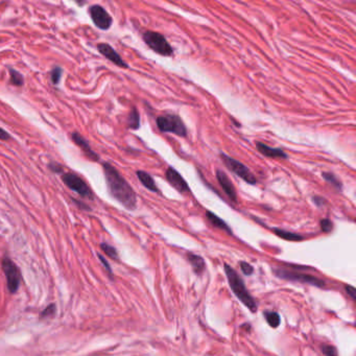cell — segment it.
Returning a JSON list of instances; mask_svg holds the SVG:
<instances>
[{"label": "cell", "instance_id": "cell-1", "mask_svg": "<svg viewBox=\"0 0 356 356\" xmlns=\"http://www.w3.org/2000/svg\"><path fill=\"white\" fill-rule=\"evenodd\" d=\"M105 179L110 195L127 210L137 208V194L119 170L109 162L103 163Z\"/></svg>", "mask_w": 356, "mask_h": 356}, {"label": "cell", "instance_id": "cell-2", "mask_svg": "<svg viewBox=\"0 0 356 356\" xmlns=\"http://www.w3.org/2000/svg\"><path fill=\"white\" fill-rule=\"evenodd\" d=\"M225 272H226V276L228 279V282H229V286L231 288V291L233 292V294L236 296V298L238 300L243 303L251 312L256 313L258 310V306L256 301L254 300V298L252 297V295L249 293V291L246 288V284L241 278L236 270L230 266L229 264H225Z\"/></svg>", "mask_w": 356, "mask_h": 356}, {"label": "cell", "instance_id": "cell-3", "mask_svg": "<svg viewBox=\"0 0 356 356\" xmlns=\"http://www.w3.org/2000/svg\"><path fill=\"white\" fill-rule=\"evenodd\" d=\"M157 126L162 133H172L179 137L187 136V127L176 114H164L157 118Z\"/></svg>", "mask_w": 356, "mask_h": 356}, {"label": "cell", "instance_id": "cell-4", "mask_svg": "<svg viewBox=\"0 0 356 356\" xmlns=\"http://www.w3.org/2000/svg\"><path fill=\"white\" fill-rule=\"evenodd\" d=\"M142 38H144L146 44L156 53L163 56H172L174 54V48L160 33L147 31L142 35Z\"/></svg>", "mask_w": 356, "mask_h": 356}, {"label": "cell", "instance_id": "cell-5", "mask_svg": "<svg viewBox=\"0 0 356 356\" xmlns=\"http://www.w3.org/2000/svg\"><path fill=\"white\" fill-rule=\"evenodd\" d=\"M220 157L222 159V162L225 164V166L230 170L231 173L235 174L238 178L241 180H244L250 185H255L257 183V179H256L255 175L251 172L250 168L243 164L241 162L237 161L236 159L232 158V157L228 156L224 153L220 154Z\"/></svg>", "mask_w": 356, "mask_h": 356}, {"label": "cell", "instance_id": "cell-6", "mask_svg": "<svg viewBox=\"0 0 356 356\" xmlns=\"http://www.w3.org/2000/svg\"><path fill=\"white\" fill-rule=\"evenodd\" d=\"M61 179L70 190L77 192L83 198H87L89 201H92L94 198L91 188L80 176L73 173H64L62 174Z\"/></svg>", "mask_w": 356, "mask_h": 356}, {"label": "cell", "instance_id": "cell-7", "mask_svg": "<svg viewBox=\"0 0 356 356\" xmlns=\"http://www.w3.org/2000/svg\"><path fill=\"white\" fill-rule=\"evenodd\" d=\"M273 273L276 277H278L280 279L295 281V282L303 283V284H308V286H313V287H317V288H324L325 287V282L323 280H321L315 276H311V275L296 273V272H293V270H287V269H283V268H274Z\"/></svg>", "mask_w": 356, "mask_h": 356}, {"label": "cell", "instance_id": "cell-8", "mask_svg": "<svg viewBox=\"0 0 356 356\" xmlns=\"http://www.w3.org/2000/svg\"><path fill=\"white\" fill-rule=\"evenodd\" d=\"M3 269H4V272L7 277L8 289L10 291V293L11 294L17 293V291L20 287V281H21V275L19 272V268L9 257H5L3 259Z\"/></svg>", "mask_w": 356, "mask_h": 356}, {"label": "cell", "instance_id": "cell-9", "mask_svg": "<svg viewBox=\"0 0 356 356\" xmlns=\"http://www.w3.org/2000/svg\"><path fill=\"white\" fill-rule=\"evenodd\" d=\"M89 15L91 17V20L93 21L94 25L99 28L102 31H108L109 28L112 26L113 23V18L111 17L110 14L104 9L102 6L99 5H93L89 7Z\"/></svg>", "mask_w": 356, "mask_h": 356}, {"label": "cell", "instance_id": "cell-10", "mask_svg": "<svg viewBox=\"0 0 356 356\" xmlns=\"http://www.w3.org/2000/svg\"><path fill=\"white\" fill-rule=\"evenodd\" d=\"M166 180L168 183L172 185V186L180 193L182 194H187L190 193V188L188 186L187 182L185 181V179L177 172L174 167H168L166 169L165 173Z\"/></svg>", "mask_w": 356, "mask_h": 356}, {"label": "cell", "instance_id": "cell-11", "mask_svg": "<svg viewBox=\"0 0 356 356\" xmlns=\"http://www.w3.org/2000/svg\"><path fill=\"white\" fill-rule=\"evenodd\" d=\"M71 139H73V141L75 142V145L82 150L83 154L89 161L92 162L99 161V156L91 149L88 140L85 137H83L79 132H74L71 134Z\"/></svg>", "mask_w": 356, "mask_h": 356}, {"label": "cell", "instance_id": "cell-12", "mask_svg": "<svg viewBox=\"0 0 356 356\" xmlns=\"http://www.w3.org/2000/svg\"><path fill=\"white\" fill-rule=\"evenodd\" d=\"M97 50L99 51V53L103 54L105 58H107L109 61H111L113 64H115L116 66H118L120 68H124V69L129 68V65H127V63L123 61V59L121 58L120 54L115 49H114L110 44L99 43V44H97Z\"/></svg>", "mask_w": 356, "mask_h": 356}, {"label": "cell", "instance_id": "cell-13", "mask_svg": "<svg viewBox=\"0 0 356 356\" xmlns=\"http://www.w3.org/2000/svg\"><path fill=\"white\" fill-rule=\"evenodd\" d=\"M217 179L221 185V187L227 194V196L230 198L233 203H237V193L236 189L234 187V185L232 181L229 179V177L227 176V174L223 170L218 169L217 170Z\"/></svg>", "mask_w": 356, "mask_h": 356}, {"label": "cell", "instance_id": "cell-14", "mask_svg": "<svg viewBox=\"0 0 356 356\" xmlns=\"http://www.w3.org/2000/svg\"><path fill=\"white\" fill-rule=\"evenodd\" d=\"M256 148H257L258 152L263 155L264 157H267V158H279V159H288V154L284 152L281 149H277V148H272L268 147L267 145L262 144V142L257 141L256 142Z\"/></svg>", "mask_w": 356, "mask_h": 356}, {"label": "cell", "instance_id": "cell-15", "mask_svg": "<svg viewBox=\"0 0 356 356\" xmlns=\"http://www.w3.org/2000/svg\"><path fill=\"white\" fill-rule=\"evenodd\" d=\"M136 175H137V178L139 179V181L141 182V184L144 185L147 189H149L150 191L155 192V193H160V190L158 187H157L155 180L153 179V177L149 173L145 172V170H137Z\"/></svg>", "mask_w": 356, "mask_h": 356}, {"label": "cell", "instance_id": "cell-16", "mask_svg": "<svg viewBox=\"0 0 356 356\" xmlns=\"http://www.w3.org/2000/svg\"><path fill=\"white\" fill-rule=\"evenodd\" d=\"M206 218L207 220L210 222V224L213 226V227H216L218 228V229H221L225 232H227L228 234H232V230H231V228L228 226V224L223 221L221 218H219L217 215H215V213H212L211 211H207L206 212Z\"/></svg>", "mask_w": 356, "mask_h": 356}, {"label": "cell", "instance_id": "cell-17", "mask_svg": "<svg viewBox=\"0 0 356 356\" xmlns=\"http://www.w3.org/2000/svg\"><path fill=\"white\" fill-rule=\"evenodd\" d=\"M187 259L189 261V263L191 264L194 273L195 274H202L205 269V261L203 259V257L198 255H195L193 253H188L187 254Z\"/></svg>", "mask_w": 356, "mask_h": 356}, {"label": "cell", "instance_id": "cell-18", "mask_svg": "<svg viewBox=\"0 0 356 356\" xmlns=\"http://www.w3.org/2000/svg\"><path fill=\"white\" fill-rule=\"evenodd\" d=\"M272 231L280 238L284 239V240H289V241H302L304 239V237L298 233H294L291 231H287L283 229H279V228H273Z\"/></svg>", "mask_w": 356, "mask_h": 356}, {"label": "cell", "instance_id": "cell-19", "mask_svg": "<svg viewBox=\"0 0 356 356\" xmlns=\"http://www.w3.org/2000/svg\"><path fill=\"white\" fill-rule=\"evenodd\" d=\"M127 127L131 130H138L140 127V115L136 108H133L126 119Z\"/></svg>", "mask_w": 356, "mask_h": 356}, {"label": "cell", "instance_id": "cell-20", "mask_svg": "<svg viewBox=\"0 0 356 356\" xmlns=\"http://www.w3.org/2000/svg\"><path fill=\"white\" fill-rule=\"evenodd\" d=\"M263 317L265 318L267 324L272 327V328H278V327L280 326V323H281V319H280V316L278 315L277 312L275 311H269V310H266L263 312Z\"/></svg>", "mask_w": 356, "mask_h": 356}, {"label": "cell", "instance_id": "cell-21", "mask_svg": "<svg viewBox=\"0 0 356 356\" xmlns=\"http://www.w3.org/2000/svg\"><path fill=\"white\" fill-rule=\"evenodd\" d=\"M9 74H10V83L12 85H14V86H17V87L23 86L24 78L18 70L14 69L12 67H9Z\"/></svg>", "mask_w": 356, "mask_h": 356}, {"label": "cell", "instance_id": "cell-22", "mask_svg": "<svg viewBox=\"0 0 356 356\" xmlns=\"http://www.w3.org/2000/svg\"><path fill=\"white\" fill-rule=\"evenodd\" d=\"M322 177L326 182H328L330 185H332L337 191H340L341 188H343V184H341V182L332 173H322Z\"/></svg>", "mask_w": 356, "mask_h": 356}, {"label": "cell", "instance_id": "cell-23", "mask_svg": "<svg viewBox=\"0 0 356 356\" xmlns=\"http://www.w3.org/2000/svg\"><path fill=\"white\" fill-rule=\"evenodd\" d=\"M62 75H63V69L60 66H55L52 68V70L50 71V80H51L52 85H54V86H58V85L60 84Z\"/></svg>", "mask_w": 356, "mask_h": 356}, {"label": "cell", "instance_id": "cell-24", "mask_svg": "<svg viewBox=\"0 0 356 356\" xmlns=\"http://www.w3.org/2000/svg\"><path fill=\"white\" fill-rule=\"evenodd\" d=\"M101 248H102V250L109 256V257L110 258H112V259H115V260H117L118 259V254H117V251H116V249L115 248H114V247H112V246H110V245H108V244H102L101 245Z\"/></svg>", "mask_w": 356, "mask_h": 356}, {"label": "cell", "instance_id": "cell-25", "mask_svg": "<svg viewBox=\"0 0 356 356\" xmlns=\"http://www.w3.org/2000/svg\"><path fill=\"white\" fill-rule=\"evenodd\" d=\"M320 226H321V230L325 233H329L333 230V224L330 220L328 219H324L320 222Z\"/></svg>", "mask_w": 356, "mask_h": 356}, {"label": "cell", "instance_id": "cell-26", "mask_svg": "<svg viewBox=\"0 0 356 356\" xmlns=\"http://www.w3.org/2000/svg\"><path fill=\"white\" fill-rule=\"evenodd\" d=\"M321 351L326 356H337V350L335 347L330 345H323L321 346Z\"/></svg>", "mask_w": 356, "mask_h": 356}, {"label": "cell", "instance_id": "cell-27", "mask_svg": "<svg viewBox=\"0 0 356 356\" xmlns=\"http://www.w3.org/2000/svg\"><path fill=\"white\" fill-rule=\"evenodd\" d=\"M48 168L51 170V172L52 173H54V174H64V169H63V166L60 164V163H58V162H54V161H51V162H49L48 163Z\"/></svg>", "mask_w": 356, "mask_h": 356}, {"label": "cell", "instance_id": "cell-28", "mask_svg": "<svg viewBox=\"0 0 356 356\" xmlns=\"http://www.w3.org/2000/svg\"><path fill=\"white\" fill-rule=\"evenodd\" d=\"M239 265H240V268H241V270H243V273H244L245 275L250 276V275L253 274L254 267H253V265H251L250 263H248V262H246V261H240V262H239Z\"/></svg>", "mask_w": 356, "mask_h": 356}, {"label": "cell", "instance_id": "cell-29", "mask_svg": "<svg viewBox=\"0 0 356 356\" xmlns=\"http://www.w3.org/2000/svg\"><path fill=\"white\" fill-rule=\"evenodd\" d=\"M54 313H55V306H54V304H50V305H48L43 311H42L41 312V318H47V317H51L52 315H54Z\"/></svg>", "mask_w": 356, "mask_h": 356}, {"label": "cell", "instance_id": "cell-30", "mask_svg": "<svg viewBox=\"0 0 356 356\" xmlns=\"http://www.w3.org/2000/svg\"><path fill=\"white\" fill-rule=\"evenodd\" d=\"M73 200V202L79 207V209L81 210H85V211H91V207L89 205H87L85 202H82V201H79V200H76V198H71Z\"/></svg>", "mask_w": 356, "mask_h": 356}, {"label": "cell", "instance_id": "cell-31", "mask_svg": "<svg viewBox=\"0 0 356 356\" xmlns=\"http://www.w3.org/2000/svg\"><path fill=\"white\" fill-rule=\"evenodd\" d=\"M312 202L315 203L318 207H322L326 204V200L324 197L320 196V195H315V196H312Z\"/></svg>", "mask_w": 356, "mask_h": 356}, {"label": "cell", "instance_id": "cell-32", "mask_svg": "<svg viewBox=\"0 0 356 356\" xmlns=\"http://www.w3.org/2000/svg\"><path fill=\"white\" fill-rule=\"evenodd\" d=\"M10 139H11V135L6 130H4L3 127H0V140L8 141Z\"/></svg>", "mask_w": 356, "mask_h": 356}, {"label": "cell", "instance_id": "cell-33", "mask_svg": "<svg viewBox=\"0 0 356 356\" xmlns=\"http://www.w3.org/2000/svg\"><path fill=\"white\" fill-rule=\"evenodd\" d=\"M345 290L352 300H355V289L352 286H345Z\"/></svg>", "mask_w": 356, "mask_h": 356}, {"label": "cell", "instance_id": "cell-34", "mask_svg": "<svg viewBox=\"0 0 356 356\" xmlns=\"http://www.w3.org/2000/svg\"><path fill=\"white\" fill-rule=\"evenodd\" d=\"M98 257H99V259H101V261L103 262V264H104V266L107 268V270H108V273L109 274H112V268H111V266L108 264V261L103 257V256L102 255H98Z\"/></svg>", "mask_w": 356, "mask_h": 356}]
</instances>
